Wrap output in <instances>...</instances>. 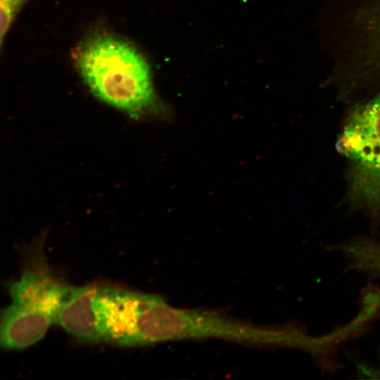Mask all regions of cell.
Returning <instances> with one entry per match:
<instances>
[{
	"label": "cell",
	"instance_id": "cell-3",
	"mask_svg": "<svg viewBox=\"0 0 380 380\" xmlns=\"http://www.w3.org/2000/svg\"><path fill=\"white\" fill-rule=\"evenodd\" d=\"M348 161L346 199L351 208L380 222V93L355 105L336 143Z\"/></svg>",
	"mask_w": 380,
	"mask_h": 380
},
{
	"label": "cell",
	"instance_id": "cell-1",
	"mask_svg": "<svg viewBox=\"0 0 380 380\" xmlns=\"http://www.w3.org/2000/svg\"><path fill=\"white\" fill-rule=\"evenodd\" d=\"M73 62L89 92L103 103L134 120L163 115L148 61L123 37L104 27L91 30L75 48Z\"/></svg>",
	"mask_w": 380,
	"mask_h": 380
},
{
	"label": "cell",
	"instance_id": "cell-7",
	"mask_svg": "<svg viewBox=\"0 0 380 380\" xmlns=\"http://www.w3.org/2000/svg\"><path fill=\"white\" fill-rule=\"evenodd\" d=\"M329 250L343 256L350 271L380 279V241L360 236L331 246Z\"/></svg>",
	"mask_w": 380,
	"mask_h": 380
},
{
	"label": "cell",
	"instance_id": "cell-6",
	"mask_svg": "<svg viewBox=\"0 0 380 380\" xmlns=\"http://www.w3.org/2000/svg\"><path fill=\"white\" fill-rule=\"evenodd\" d=\"M98 285L70 288L63 300L55 324L83 343H103L94 299Z\"/></svg>",
	"mask_w": 380,
	"mask_h": 380
},
{
	"label": "cell",
	"instance_id": "cell-2",
	"mask_svg": "<svg viewBox=\"0 0 380 380\" xmlns=\"http://www.w3.org/2000/svg\"><path fill=\"white\" fill-rule=\"evenodd\" d=\"M216 338L253 345L296 348L313 355L319 336L293 327L267 328L239 322L208 310L179 309L163 298L155 308L153 343Z\"/></svg>",
	"mask_w": 380,
	"mask_h": 380
},
{
	"label": "cell",
	"instance_id": "cell-5",
	"mask_svg": "<svg viewBox=\"0 0 380 380\" xmlns=\"http://www.w3.org/2000/svg\"><path fill=\"white\" fill-rule=\"evenodd\" d=\"M357 37L350 59L353 75L372 84L380 80V0H373L356 17Z\"/></svg>",
	"mask_w": 380,
	"mask_h": 380
},
{
	"label": "cell",
	"instance_id": "cell-8",
	"mask_svg": "<svg viewBox=\"0 0 380 380\" xmlns=\"http://www.w3.org/2000/svg\"><path fill=\"white\" fill-rule=\"evenodd\" d=\"M28 0H0V47L18 13Z\"/></svg>",
	"mask_w": 380,
	"mask_h": 380
},
{
	"label": "cell",
	"instance_id": "cell-4",
	"mask_svg": "<svg viewBox=\"0 0 380 380\" xmlns=\"http://www.w3.org/2000/svg\"><path fill=\"white\" fill-rule=\"evenodd\" d=\"M43 241L27 250L23 269L16 281L7 284L12 303L8 308L28 318L51 325L70 285L51 272L43 251Z\"/></svg>",
	"mask_w": 380,
	"mask_h": 380
}]
</instances>
